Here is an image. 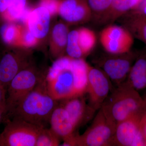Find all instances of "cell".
<instances>
[{"label":"cell","instance_id":"29","mask_svg":"<svg viewBox=\"0 0 146 146\" xmlns=\"http://www.w3.org/2000/svg\"><path fill=\"white\" fill-rule=\"evenodd\" d=\"M141 133L143 135L146 146V123L141 125Z\"/></svg>","mask_w":146,"mask_h":146},{"label":"cell","instance_id":"28","mask_svg":"<svg viewBox=\"0 0 146 146\" xmlns=\"http://www.w3.org/2000/svg\"><path fill=\"white\" fill-rule=\"evenodd\" d=\"M135 10L138 13H141L143 16L146 17V2H145V4L143 5L141 7L138 8Z\"/></svg>","mask_w":146,"mask_h":146},{"label":"cell","instance_id":"20","mask_svg":"<svg viewBox=\"0 0 146 146\" xmlns=\"http://www.w3.org/2000/svg\"><path fill=\"white\" fill-rule=\"evenodd\" d=\"M144 0H112L109 12L101 23L100 25L113 24L127 13L137 9Z\"/></svg>","mask_w":146,"mask_h":146},{"label":"cell","instance_id":"5","mask_svg":"<svg viewBox=\"0 0 146 146\" xmlns=\"http://www.w3.org/2000/svg\"><path fill=\"white\" fill-rule=\"evenodd\" d=\"M44 76L33 63L15 76L7 89L5 119L9 117L19 104Z\"/></svg>","mask_w":146,"mask_h":146},{"label":"cell","instance_id":"32","mask_svg":"<svg viewBox=\"0 0 146 146\" xmlns=\"http://www.w3.org/2000/svg\"><path fill=\"white\" fill-rule=\"evenodd\" d=\"M145 17V18H146V17Z\"/></svg>","mask_w":146,"mask_h":146},{"label":"cell","instance_id":"18","mask_svg":"<svg viewBox=\"0 0 146 146\" xmlns=\"http://www.w3.org/2000/svg\"><path fill=\"white\" fill-rule=\"evenodd\" d=\"M122 25L127 29L134 38L146 46V18L136 10L132 11L120 18Z\"/></svg>","mask_w":146,"mask_h":146},{"label":"cell","instance_id":"2","mask_svg":"<svg viewBox=\"0 0 146 146\" xmlns=\"http://www.w3.org/2000/svg\"><path fill=\"white\" fill-rule=\"evenodd\" d=\"M58 104V101L48 92L44 76L8 118L16 117L40 127H46Z\"/></svg>","mask_w":146,"mask_h":146},{"label":"cell","instance_id":"10","mask_svg":"<svg viewBox=\"0 0 146 146\" xmlns=\"http://www.w3.org/2000/svg\"><path fill=\"white\" fill-rule=\"evenodd\" d=\"M31 63L29 53L15 49L6 51L0 58V84L7 91L15 76Z\"/></svg>","mask_w":146,"mask_h":146},{"label":"cell","instance_id":"31","mask_svg":"<svg viewBox=\"0 0 146 146\" xmlns=\"http://www.w3.org/2000/svg\"><path fill=\"white\" fill-rule=\"evenodd\" d=\"M145 100H146V97L145 98Z\"/></svg>","mask_w":146,"mask_h":146},{"label":"cell","instance_id":"24","mask_svg":"<svg viewBox=\"0 0 146 146\" xmlns=\"http://www.w3.org/2000/svg\"><path fill=\"white\" fill-rule=\"evenodd\" d=\"M18 27L13 23H5L1 29V34L3 41L9 45L13 44L19 37Z\"/></svg>","mask_w":146,"mask_h":146},{"label":"cell","instance_id":"7","mask_svg":"<svg viewBox=\"0 0 146 146\" xmlns=\"http://www.w3.org/2000/svg\"><path fill=\"white\" fill-rule=\"evenodd\" d=\"M139 52L131 50L125 53L103 54L94 60L96 67L103 71L116 86L125 82Z\"/></svg>","mask_w":146,"mask_h":146},{"label":"cell","instance_id":"23","mask_svg":"<svg viewBox=\"0 0 146 146\" xmlns=\"http://www.w3.org/2000/svg\"><path fill=\"white\" fill-rule=\"evenodd\" d=\"M60 139L51 128L42 127L39 131L35 146H57L60 145Z\"/></svg>","mask_w":146,"mask_h":146},{"label":"cell","instance_id":"16","mask_svg":"<svg viewBox=\"0 0 146 146\" xmlns=\"http://www.w3.org/2000/svg\"><path fill=\"white\" fill-rule=\"evenodd\" d=\"M49 123L51 128L63 141H67L75 133V127L67 111L59 102L51 115Z\"/></svg>","mask_w":146,"mask_h":146},{"label":"cell","instance_id":"17","mask_svg":"<svg viewBox=\"0 0 146 146\" xmlns=\"http://www.w3.org/2000/svg\"><path fill=\"white\" fill-rule=\"evenodd\" d=\"M28 0H0V18L5 23L25 18Z\"/></svg>","mask_w":146,"mask_h":146},{"label":"cell","instance_id":"15","mask_svg":"<svg viewBox=\"0 0 146 146\" xmlns=\"http://www.w3.org/2000/svg\"><path fill=\"white\" fill-rule=\"evenodd\" d=\"M51 15L48 9L42 5L29 12L26 20L27 29L37 40L44 39L48 35Z\"/></svg>","mask_w":146,"mask_h":146},{"label":"cell","instance_id":"4","mask_svg":"<svg viewBox=\"0 0 146 146\" xmlns=\"http://www.w3.org/2000/svg\"><path fill=\"white\" fill-rule=\"evenodd\" d=\"M117 125L106 115L101 108L98 110L91 125L82 135L75 133L62 146H113Z\"/></svg>","mask_w":146,"mask_h":146},{"label":"cell","instance_id":"12","mask_svg":"<svg viewBox=\"0 0 146 146\" xmlns=\"http://www.w3.org/2000/svg\"><path fill=\"white\" fill-rule=\"evenodd\" d=\"M141 115H137L118 123L113 146H146L141 129Z\"/></svg>","mask_w":146,"mask_h":146},{"label":"cell","instance_id":"27","mask_svg":"<svg viewBox=\"0 0 146 146\" xmlns=\"http://www.w3.org/2000/svg\"><path fill=\"white\" fill-rule=\"evenodd\" d=\"M144 100V107L141 115L140 125L146 123V100Z\"/></svg>","mask_w":146,"mask_h":146},{"label":"cell","instance_id":"11","mask_svg":"<svg viewBox=\"0 0 146 146\" xmlns=\"http://www.w3.org/2000/svg\"><path fill=\"white\" fill-rule=\"evenodd\" d=\"M96 40V33L87 28L70 31L66 49L67 56L74 59H84L94 49Z\"/></svg>","mask_w":146,"mask_h":146},{"label":"cell","instance_id":"8","mask_svg":"<svg viewBox=\"0 0 146 146\" xmlns=\"http://www.w3.org/2000/svg\"><path fill=\"white\" fill-rule=\"evenodd\" d=\"M134 38L125 27L113 24L107 25L100 34V41L102 47L106 52L112 54L130 51Z\"/></svg>","mask_w":146,"mask_h":146},{"label":"cell","instance_id":"14","mask_svg":"<svg viewBox=\"0 0 146 146\" xmlns=\"http://www.w3.org/2000/svg\"><path fill=\"white\" fill-rule=\"evenodd\" d=\"M84 95L58 101L67 111L76 129L94 117L96 111L87 104Z\"/></svg>","mask_w":146,"mask_h":146},{"label":"cell","instance_id":"30","mask_svg":"<svg viewBox=\"0 0 146 146\" xmlns=\"http://www.w3.org/2000/svg\"><path fill=\"white\" fill-rule=\"evenodd\" d=\"M5 119V115L2 110L0 108V124L3 121H4Z\"/></svg>","mask_w":146,"mask_h":146},{"label":"cell","instance_id":"26","mask_svg":"<svg viewBox=\"0 0 146 146\" xmlns=\"http://www.w3.org/2000/svg\"><path fill=\"white\" fill-rule=\"evenodd\" d=\"M7 91L0 84V108L6 116V101Z\"/></svg>","mask_w":146,"mask_h":146},{"label":"cell","instance_id":"9","mask_svg":"<svg viewBox=\"0 0 146 146\" xmlns=\"http://www.w3.org/2000/svg\"><path fill=\"white\" fill-rule=\"evenodd\" d=\"M112 89L111 81L103 71L89 64L86 93L89 96V105L98 111Z\"/></svg>","mask_w":146,"mask_h":146},{"label":"cell","instance_id":"6","mask_svg":"<svg viewBox=\"0 0 146 146\" xmlns=\"http://www.w3.org/2000/svg\"><path fill=\"white\" fill-rule=\"evenodd\" d=\"M7 119L0 133V146H35L36 139L42 127L16 117Z\"/></svg>","mask_w":146,"mask_h":146},{"label":"cell","instance_id":"21","mask_svg":"<svg viewBox=\"0 0 146 146\" xmlns=\"http://www.w3.org/2000/svg\"><path fill=\"white\" fill-rule=\"evenodd\" d=\"M69 31L68 25L63 23H58L53 27L51 33V51L56 58L64 56Z\"/></svg>","mask_w":146,"mask_h":146},{"label":"cell","instance_id":"13","mask_svg":"<svg viewBox=\"0 0 146 146\" xmlns=\"http://www.w3.org/2000/svg\"><path fill=\"white\" fill-rule=\"evenodd\" d=\"M58 13L67 24H83L92 21V13L87 0H61Z\"/></svg>","mask_w":146,"mask_h":146},{"label":"cell","instance_id":"19","mask_svg":"<svg viewBox=\"0 0 146 146\" xmlns=\"http://www.w3.org/2000/svg\"><path fill=\"white\" fill-rule=\"evenodd\" d=\"M137 91L146 88V50L139 52L126 80Z\"/></svg>","mask_w":146,"mask_h":146},{"label":"cell","instance_id":"22","mask_svg":"<svg viewBox=\"0 0 146 146\" xmlns=\"http://www.w3.org/2000/svg\"><path fill=\"white\" fill-rule=\"evenodd\" d=\"M91 13L92 21L100 24L109 12L112 0H87Z\"/></svg>","mask_w":146,"mask_h":146},{"label":"cell","instance_id":"1","mask_svg":"<svg viewBox=\"0 0 146 146\" xmlns=\"http://www.w3.org/2000/svg\"><path fill=\"white\" fill-rule=\"evenodd\" d=\"M88 65L84 59L58 58L45 76L50 96L59 101L86 93Z\"/></svg>","mask_w":146,"mask_h":146},{"label":"cell","instance_id":"25","mask_svg":"<svg viewBox=\"0 0 146 146\" xmlns=\"http://www.w3.org/2000/svg\"><path fill=\"white\" fill-rule=\"evenodd\" d=\"M20 38L22 44L26 46H31L37 41V39L27 29L23 32Z\"/></svg>","mask_w":146,"mask_h":146},{"label":"cell","instance_id":"3","mask_svg":"<svg viewBox=\"0 0 146 146\" xmlns=\"http://www.w3.org/2000/svg\"><path fill=\"white\" fill-rule=\"evenodd\" d=\"M144 100L138 91L125 81L112 89L101 108L116 125L127 119L142 115Z\"/></svg>","mask_w":146,"mask_h":146}]
</instances>
